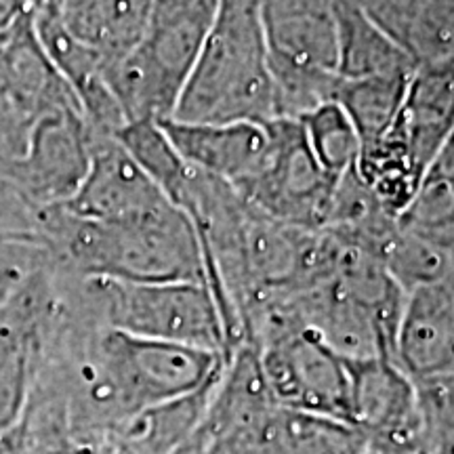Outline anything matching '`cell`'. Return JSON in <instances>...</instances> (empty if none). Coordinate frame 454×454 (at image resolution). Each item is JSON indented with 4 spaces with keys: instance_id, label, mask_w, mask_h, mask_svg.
<instances>
[{
    "instance_id": "1",
    "label": "cell",
    "mask_w": 454,
    "mask_h": 454,
    "mask_svg": "<svg viewBox=\"0 0 454 454\" xmlns=\"http://www.w3.org/2000/svg\"><path fill=\"white\" fill-rule=\"evenodd\" d=\"M38 231L81 278L207 282L196 227L173 202L121 221L78 219L53 207L41 213Z\"/></svg>"
},
{
    "instance_id": "2",
    "label": "cell",
    "mask_w": 454,
    "mask_h": 454,
    "mask_svg": "<svg viewBox=\"0 0 454 454\" xmlns=\"http://www.w3.org/2000/svg\"><path fill=\"white\" fill-rule=\"evenodd\" d=\"M280 118L259 0H219L217 17L170 121L270 124Z\"/></svg>"
},
{
    "instance_id": "3",
    "label": "cell",
    "mask_w": 454,
    "mask_h": 454,
    "mask_svg": "<svg viewBox=\"0 0 454 454\" xmlns=\"http://www.w3.org/2000/svg\"><path fill=\"white\" fill-rule=\"evenodd\" d=\"M217 9L219 0H152L139 43L104 67L127 124L173 118Z\"/></svg>"
},
{
    "instance_id": "4",
    "label": "cell",
    "mask_w": 454,
    "mask_h": 454,
    "mask_svg": "<svg viewBox=\"0 0 454 454\" xmlns=\"http://www.w3.org/2000/svg\"><path fill=\"white\" fill-rule=\"evenodd\" d=\"M76 314L99 328L192 345L230 357L223 317L207 282L81 278Z\"/></svg>"
},
{
    "instance_id": "5",
    "label": "cell",
    "mask_w": 454,
    "mask_h": 454,
    "mask_svg": "<svg viewBox=\"0 0 454 454\" xmlns=\"http://www.w3.org/2000/svg\"><path fill=\"white\" fill-rule=\"evenodd\" d=\"M278 406L349 421V360L303 326H284L253 345Z\"/></svg>"
},
{
    "instance_id": "6",
    "label": "cell",
    "mask_w": 454,
    "mask_h": 454,
    "mask_svg": "<svg viewBox=\"0 0 454 454\" xmlns=\"http://www.w3.org/2000/svg\"><path fill=\"white\" fill-rule=\"evenodd\" d=\"M270 156L240 198L253 211L299 230H325L339 181L316 162L303 129L293 118L270 122Z\"/></svg>"
},
{
    "instance_id": "7",
    "label": "cell",
    "mask_w": 454,
    "mask_h": 454,
    "mask_svg": "<svg viewBox=\"0 0 454 454\" xmlns=\"http://www.w3.org/2000/svg\"><path fill=\"white\" fill-rule=\"evenodd\" d=\"M93 133L78 107H57L32 122L24 154L11 175L38 213L61 207L76 194L89 170Z\"/></svg>"
},
{
    "instance_id": "8",
    "label": "cell",
    "mask_w": 454,
    "mask_h": 454,
    "mask_svg": "<svg viewBox=\"0 0 454 454\" xmlns=\"http://www.w3.org/2000/svg\"><path fill=\"white\" fill-rule=\"evenodd\" d=\"M349 423L368 438L372 452L395 454L417 438L419 395L414 381L387 357L349 360Z\"/></svg>"
},
{
    "instance_id": "9",
    "label": "cell",
    "mask_w": 454,
    "mask_h": 454,
    "mask_svg": "<svg viewBox=\"0 0 454 454\" xmlns=\"http://www.w3.org/2000/svg\"><path fill=\"white\" fill-rule=\"evenodd\" d=\"M170 202L116 137L93 135L89 170L66 213L89 221H121L156 211Z\"/></svg>"
},
{
    "instance_id": "10",
    "label": "cell",
    "mask_w": 454,
    "mask_h": 454,
    "mask_svg": "<svg viewBox=\"0 0 454 454\" xmlns=\"http://www.w3.org/2000/svg\"><path fill=\"white\" fill-rule=\"evenodd\" d=\"M170 144L192 168L223 181L240 196L259 177L270 156L268 124L160 122Z\"/></svg>"
},
{
    "instance_id": "11",
    "label": "cell",
    "mask_w": 454,
    "mask_h": 454,
    "mask_svg": "<svg viewBox=\"0 0 454 454\" xmlns=\"http://www.w3.org/2000/svg\"><path fill=\"white\" fill-rule=\"evenodd\" d=\"M394 362L412 381L454 372V294L440 282L406 294Z\"/></svg>"
},
{
    "instance_id": "12",
    "label": "cell",
    "mask_w": 454,
    "mask_h": 454,
    "mask_svg": "<svg viewBox=\"0 0 454 454\" xmlns=\"http://www.w3.org/2000/svg\"><path fill=\"white\" fill-rule=\"evenodd\" d=\"M221 374L194 394L135 412L118 425L112 454H181L200 431Z\"/></svg>"
},
{
    "instance_id": "13",
    "label": "cell",
    "mask_w": 454,
    "mask_h": 454,
    "mask_svg": "<svg viewBox=\"0 0 454 454\" xmlns=\"http://www.w3.org/2000/svg\"><path fill=\"white\" fill-rule=\"evenodd\" d=\"M339 64L337 74L343 81L366 78H411L417 64L406 49L372 24L349 0L334 3Z\"/></svg>"
},
{
    "instance_id": "14",
    "label": "cell",
    "mask_w": 454,
    "mask_h": 454,
    "mask_svg": "<svg viewBox=\"0 0 454 454\" xmlns=\"http://www.w3.org/2000/svg\"><path fill=\"white\" fill-rule=\"evenodd\" d=\"M152 0H61L59 17L76 41L114 64L139 43Z\"/></svg>"
},
{
    "instance_id": "15",
    "label": "cell",
    "mask_w": 454,
    "mask_h": 454,
    "mask_svg": "<svg viewBox=\"0 0 454 454\" xmlns=\"http://www.w3.org/2000/svg\"><path fill=\"white\" fill-rule=\"evenodd\" d=\"M253 450L265 454H368L371 444L356 425L343 419L278 406Z\"/></svg>"
},
{
    "instance_id": "16",
    "label": "cell",
    "mask_w": 454,
    "mask_h": 454,
    "mask_svg": "<svg viewBox=\"0 0 454 454\" xmlns=\"http://www.w3.org/2000/svg\"><path fill=\"white\" fill-rule=\"evenodd\" d=\"M412 76L366 78V81H343L340 78L334 101L348 112L349 121L354 122L357 137H360V150L387 133L404 106Z\"/></svg>"
},
{
    "instance_id": "17",
    "label": "cell",
    "mask_w": 454,
    "mask_h": 454,
    "mask_svg": "<svg viewBox=\"0 0 454 454\" xmlns=\"http://www.w3.org/2000/svg\"><path fill=\"white\" fill-rule=\"evenodd\" d=\"M305 141L316 162L333 181L356 170L360 160V137L348 112L337 101L316 107L299 118Z\"/></svg>"
},
{
    "instance_id": "18",
    "label": "cell",
    "mask_w": 454,
    "mask_h": 454,
    "mask_svg": "<svg viewBox=\"0 0 454 454\" xmlns=\"http://www.w3.org/2000/svg\"><path fill=\"white\" fill-rule=\"evenodd\" d=\"M116 139L129 152V156L144 168L147 177L173 202L187 181L192 167L170 144L162 124L152 121L124 124Z\"/></svg>"
},
{
    "instance_id": "19",
    "label": "cell",
    "mask_w": 454,
    "mask_h": 454,
    "mask_svg": "<svg viewBox=\"0 0 454 454\" xmlns=\"http://www.w3.org/2000/svg\"><path fill=\"white\" fill-rule=\"evenodd\" d=\"M349 3H354L374 26L381 27L402 47L408 27L427 0H349Z\"/></svg>"
},
{
    "instance_id": "20",
    "label": "cell",
    "mask_w": 454,
    "mask_h": 454,
    "mask_svg": "<svg viewBox=\"0 0 454 454\" xmlns=\"http://www.w3.org/2000/svg\"><path fill=\"white\" fill-rule=\"evenodd\" d=\"M32 11L27 7L26 0H0V43Z\"/></svg>"
},
{
    "instance_id": "21",
    "label": "cell",
    "mask_w": 454,
    "mask_h": 454,
    "mask_svg": "<svg viewBox=\"0 0 454 454\" xmlns=\"http://www.w3.org/2000/svg\"><path fill=\"white\" fill-rule=\"evenodd\" d=\"M263 13H288V11L333 9L337 0H259Z\"/></svg>"
},
{
    "instance_id": "22",
    "label": "cell",
    "mask_w": 454,
    "mask_h": 454,
    "mask_svg": "<svg viewBox=\"0 0 454 454\" xmlns=\"http://www.w3.org/2000/svg\"><path fill=\"white\" fill-rule=\"evenodd\" d=\"M0 454H32L26 444L24 434H21L17 425L13 429H9L7 434L0 435Z\"/></svg>"
},
{
    "instance_id": "23",
    "label": "cell",
    "mask_w": 454,
    "mask_h": 454,
    "mask_svg": "<svg viewBox=\"0 0 454 454\" xmlns=\"http://www.w3.org/2000/svg\"><path fill=\"white\" fill-rule=\"evenodd\" d=\"M44 454H98L93 448H87L84 444H67L61 448H55V450H49Z\"/></svg>"
},
{
    "instance_id": "24",
    "label": "cell",
    "mask_w": 454,
    "mask_h": 454,
    "mask_svg": "<svg viewBox=\"0 0 454 454\" xmlns=\"http://www.w3.org/2000/svg\"><path fill=\"white\" fill-rule=\"evenodd\" d=\"M368 454H379V452H372V450H371V452H368Z\"/></svg>"
}]
</instances>
